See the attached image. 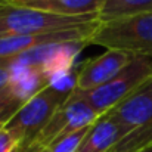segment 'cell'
<instances>
[{"label": "cell", "instance_id": "6da1fadb", "mask_svg": "<svg viewBox=\"0 0 152 152\" xmlns=\"http://www.w3.org/2000/svg\"><path fill=\"white\" fill-rule=\"evenodd\" d=\"M124 136L109 152H139L152 145V77L109 111Z\"/></svg>", "mask_w": 152, "mask_h": 152}, {"label": "cell", "instance_id": "7a4b0ae2", "mask_svg": "<svg viewBox=\"0 0 152 152\" xmlns=\"http://www.w3.org/2000/svg\"><path fill=\"white\" fill-rule=\"evenodd\" d=\"M89 45L152 59V12L99 22Z\"/></svg>", "mask_w": 152, "mask_h": 152}, {"label": "cell", "instance_id": "3957f363", "mask_svg": "<svg viewBox=\"0 0 152 152\" xmlns=\"http://www.w3.org/2000/svg\"><path fill=\"white\" fill-rule=\"evenodd\" d=\"M69 95L71 93L64 92L53 84H48L19 108V111L3 126L18 140V149L25 148L36 139L55 112L66 102Z\"/></svg>", "mask_w": 152, "mask_h": 152}, {"label": "cell", "instance_id": "277c9868", "mask_svg": "<svg viewBox=\"0 0 152 152\" xmlns=\"http://www.w3.org/2000/svg\"><path fill=\"white\" fill-rule=\"evenodd\" d=\"M98 18H66L10 1H0V37L33 36L52 31L69 30L84 24L96 22Z\"/></svg>", "mask_w": 152, "mask_h": 152}, {"label": "cell", "instance_id": "5b68a950", "mask_svg": "<svg viewBox=\"0 0 152 152\" xmlns=\"http://www.w3.org/2000/svg\"><path fill=\"white\" fill-rule=\"evenodd\" d=\"M149 77H152V59L133 56L117 75H114L101 87L89 92H80L74 89V93L87 102V105L98 115H102L126 99Z\"/></svg>", "mask_w": 152, "mask_h": 152}, {"label": "cell", "instance_id": "8992f818", "mask_svg": "<svg viewBox=\"0 0 152 152\" xmlns=\"http://www.w3.org/2000/svg\"><path fill=\"white\" fill-rule=\"evenodd\" d=\"M98 117L99 115L87 105V102L72 90L66 102L55 112L36 139L25 148L16 149L15 152H46L52 145L66 136L93 124Z\"/></svg>", "mask_w": 152, "mask_h": 152}, {"label": "cell", "instance_id": "52a82bcc", "mask_svg": "<svg viewBox=\"0 0 152 152\" xmlns=\"http://www.w3.org/2000/svg\"><path fill=\"white\" fill-rule=\"evenodd\" d=\"M99 21L84 24L69 30L52 31L45 34H33V36H9L0 37V61L15 59L24 53L34 50L37 48L52 46V45H64V43H89L95 28Z\"/></svg>", "mask_w": 152, "mask_h": 152}, {"label": "cell", "instance_id": "ba28073f", "mask_svg": "<svg viewBox=\"0 0 152 152\" xmlns=\"http://www.w3.org/2000/svg\"><path fill=\"white\" fill-rule=\"evenodd\" d=\"M133 56L120 50H105L102 55L89 59L75 75V90L89 92L101 87L117 75Z\"/></svg>", "mask_w": 152, "mask_h": 152}, {"label": "cell", "instance_id": "9c48e42d", "mask_svg": "<svg viewBox=\"0 0 152 152\" xmlns=\"http://www.w3.org/2000/svg\"><path fill=\"white\" fill-rule=\"evenodd\" d=\"M124 136V132L114 115L108 111L99 115L89 127L77 152H109Z\"/></svg>", "mask_w": 152, "mask_h": 152}, {"label": "cell", "instance_id": "30bf717a", "mask_svg": "<svg viewBox=\"0 0 152 152\" xmlns=\"http://www.w3.org/2000/svg\"><path fill=\"white\" fill-rule=\"evenodd\" d=\"M106 0H13L10 3L66 18H99Z\"/></svg>", "mask_w": 152, "mask_h": 152}, {"label": "cell", "instance_id": "8fae6325", "mask_svg": "<svg viewBox=\"0 0 152 152\" xmlns=\"http://www.w3.org/2000/svg\"><path fill=\"white\" fill-rule=\"evenodd\" d=\"M145 12H152V0H106L98 19L108 22Z\"/></svg>", "mask_w": 152, "mask_h": 152}, {"label": "cell", "instance_id": "7c38bea8", "mask_svg": "<svg viewBox=\"0 0 152 152\" xmlns=\"http://www.w3.org/2000/svg\"><path fill=\"white\" fill-rule=\"evenodd\" d=\"M25 102L27 101L10 84L0 87V124H6Z\"/></svg>", "mask_w": 152, "mask_h": 152}, {"label": "cell", "instance_id": "4fadbf2b", "mask_svg": "<svg viewBox=\"0 0 152 152\" xmlns=\"http://www.w3.org/2000/svg\"><path fill=\"white\" fill-rule=\"evenodd\" d=\"M90 126H87V127H84V129H81V130H78V132H75V133H72L69 136H66L65 139H62L58 143L52 145L46 152H77V148H78L80 142L83 140V137L87 133Z\"/></svg>", "mask_w": 152, "mask_h": 152}, {"label": "cell", "instance_id": "5bb4252c", "mask_svg": "<svg viewBox=\"0 0 152 152\" xmlns=\"http://www.w3.org/2000/svg\"><path fill=\"white\" fill-rule=\"evenodd\" d=\"M18 140L4 129H0V152H15L18 149Z\"/></svg>", "mask_w": 152, "mask_h": 152}, {"label": "cell", "instance_id": "9a60e30c", "mask_svg": "<svg viewBox=\"0 0 152 152\" xmlns=\"http://www.w3.org/2000/svg\"><path fill=\"white\" fill-rule=\"evenodd\" d=\"M12 80V66L7 61H0V87H6Z\"/></svg>", "mask_w": 152, "mask_h": 152}, {"label": "cell", "instance_id": "2e32d148", "mask_svg": "<svg viewBox=\"0 0 152 152\" xmlns=\"http://www.w3.org/2000/svg\"><path fill=\"white\" fill-rule=\"evenodd\" d=\"M139 152H152V145L148 146V148H145V149H142V151H139Z\"/></svg>", "mask_w": 152, "mask_h": 152}, {"label": "cell", "instance_id": "e0dca14e", "mask_svg": "<svg viewBox=\"0 0 152 152\" xmlns=\"http://www.w3.org/2000/svg\"><path fill=\"white\" fill-rule=\"evenodd\" d=\"M0 1H13V0H0Z\"/></svg>", "mask_w": 152, "mask_h": 152}, {"label": "cell", "instance_id": "ac0fdd59", "mask_svg": "<svg viewBox=\"0 0 152 152\" xmlns=\"http://www.w3.org/2000/svg\"><path fill=\"white\" fill-rule=\"evenodd\" d=\"M3 126H4V124H0V129H1V127H3Z\"/></svg>", "mask_w": 152, "mask_h": 152}]
</instances>
